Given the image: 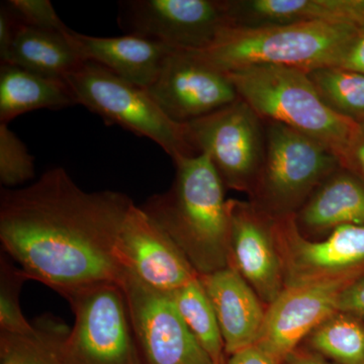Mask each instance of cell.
<instances>
[{
    "label": "cell",
    "instance_id": "obj_1",
    "mask_svg": "<svg viewBox=\"0 0 364 364\" xmlns=\"http://www.w3.org/2000/svg\"><path fill=\"white\" fill-rule=\"evenodd\" d=\"M135 203L119 191H83L62 167L0 196L2 250L28 279L66 298L85 287L119 284L117 242Z\"/></svg>",
    "mask_w": 364,
    "mask_h": 364
},
{
    "label": "cell",
    "instance_id": "obj_2",
    "mask_svg": "<svg viewBox=\"0 0 364 364\" xmlns=\"http://www.w3.org/2000/svg\"><path fill=\"white\" fill-rule=\"evenodd\" d=\"M168 191L148 198L142 210L181 249L198 275L230 267L229 200L205 154L173 162Z\"/></svg>",
    "mask_w": 364,
    "mask_h": 364
},
{
    "label": "cell",
    "instance_id": "obj_3",
    "mask_svg": "<svg viewBox=\"0 0 364 364\" xmlns=\"http://www.w3.org/2000/svg\"><path fill=\"white\" fill-rule=\"evenodd\" d=\"M239 97L263 121L275 122L324 145L343 166L363 126L333 111L308 72L282 66H255L227 72Z\"/></svg>",
    "mask_w": 364,
    "mask_h": 364
},
{
    "label": "cell",
    "instance_id": "obj_4",
    "mask_svg": "<svg viewBox=\"0 0 364 364\" xmlns=\"http://www.w3.org/2000/svg\"><path fill=\"white\" fill-rule=\"evenodd\" d=\"M360 28L324 23L228 28L214 44L191 52L225 73L255 66L312 71L340 66Z\"/></svg>",
    "mask_w": 364,
    "mask_h": 364
},
{
    "label": "cell",
    "instance_id": "obj_5",
    "mask_svg": "<svg viewBox=\"0 0 364 364\" xmlns=\"http://www.w3.org/2000/svg\"><path fill=\"white\" fill-rule=\"evenodd\" d=\"M267 150L249 202L273 220L294 215L318 186L342 166L338 158L318 141L264 121Z\"/></svg>",
    "mask_w": 364,
    "mask_h": 364
},
{
    "label": "cell",
    "instance_id": "obj_6",
    "mask_svg": "<svg viewBox=\"0 0 364 364\" xmlns=\"http://www.w3.org/2000/svg\"><path fill=\"white\" fill-rule=\"evenodd\" d=\"M77 105L87 107L107 124H119L158 144L173 162L198 154L186 124L172 121L145 88L86 61L66 78Z\"/></svg>",
    "mask_w": 364,
    "mask_h": 364
},
{
    "label": "cell",
    "instance_id": "obj_7",
    "mask_svg": "<svg viewBox=\"0 0 364 364\" xmlns=\"http://www.w3.org/2000/svg\"><path fill=\"white\" fill-rule=\"evenodd\" d=\"M74 324L61 364H141L123 289L102 282L67 296Z\"/></svg>",
    "mask_w": 364,
    "mask_h": 364
},
{
    "label": "cell",
    "instance_id": "obj_8",
    "mask_svg": "<svg viewBox=\"0 0 364 364\" xmlns=\"http://www.w3.org/2000/svg\"><path fill=\"white\" fill-rule=\"evenodd\" d=\"M191 145L210 158L228 188L249 195L267 150L265 123L239 98L186 124Z\"/></svg>",
    "mask_w": 364,
    "mask_h": 364
},
{
    "label": "cell",
    "instance_id": "obj_9",
    "mask_svg": "<svg viewBox=\"0 0 364 364\" xmlns=\"http://www.w3.org/2000/svg\"><path fill=\"white\" fill-rule=\"evenodd\" d=\"M127 33L184 52L208 49L232 28L228 0H130L117 16Z\"/></svg>",
    "mask_w": 364,
    "mask_h": 364
},
{
    "label": "cell",
    "instance_id": "obj_10",
    "mask_svg": "<svg viewBox=\"0 0 364 364\" xmlns=\"http://www.w3.org/2000/svg\"><path fill=\"white\" fill-rule=\"evenodd\" d=\"M273 233L286 289L364 274V226L338 227L321 240H312L289 215L273 220Z\"/></svg>",
    "mask_w": 364,
    "mask_h": 364
},
{
    "label": "cell",
    "instance_id": "obj_11",
    "mask_svg": "<svg viewBox=\"0 0 364 364\" xmlns=\"http://www.w3.org/2000/svg\"><path fill=\"white\" fill-rule=\"evenodd\" d=\"M119 284L146 364H214L189 331L171 294L146 286L126 270Z\"/></svg>",
    "mask_w": 364,
    "mask_h": 364
},
{
    "label": "cell",
    "instance_id": "obj_12",
    "mask_svg": "<svg viewBox=\"0 0 364 364\" xmlns=\"http://www.w3.org/2000/svg\"><path fill=\"white\" fill-rule=\"evenodd\" d=\"M157 105L178 124H186L239 100L225 72L191 52L172 49L156 80L147 88Z\"/></svg>",
    "mask_w": 364,
    "mask_h": 364
},
{
    "label": "cell",
    "instance_id": "obj_13",
    "mask_svg": "<svg viewBox=\"0 0 364 364\" xmlns=\"http://www.w3.org/2000/svg\"><path fill=\"white\" fill-rule=\"evenodd\" d=\"M116 252L123 270L163 293H174L198 277L168 235L135 205L119 232Z\"/></svg>",
    "mask_w": 364,
    "mask_h": 364
},
{
    "label": "cell",
    "instance_id": "obj_14",
    "mask_svg": "<svg viewBox=\"0 0 364 364\" xmlns=\"http://www.w3.org/2000/svg\"><path fill=\"white\" fill-rule=\"evenodd\" d=\"M354 279L287 287L267 306L255 345L284 364L314 329L338 311L340 294Z\"/></svg>",
    "mask_w": 364,
    "mask_h": 364
},
{
    "label": "cell",
    "instance_id": "obj_15",
    "mask_svg": "<svg viewBox=\"0 0 364 364\" xmlns=\"http://www.w3.org/2000/svg\"><path fill=\"white\" fill-rule=\"evenodd\" d=\"M230 267L268 306L284 291V269L273 220L250 202L229 200Z\"/></svg>",
    "mask_w": 364,
    "mask_h": 364
},
{
    "label": "cell",
    "instance_id": "obj_16",
    "mask_svg": "<svg viewBox=\"0 0 364 364\" xmlns=\"http://www.w3.org/2000/svg\"><path fill=\"white\" fill-rule=\"evenodd\" d=\"M198 279L217 316L226 354L255 345L267 306L240 273L228 267Z\"/></svg>",
    "mask_w": 364,
    "mask_h": 364
},
{
    "label": "cell",
    "instance_id": "obj_17",
    "mask_svg": "<svg viewBox=\"0 0 364 364\" xmlns=\"http://www.w3.org/2000/svg\"><path fill=\"white\" fill-rule=\"evenodd\" d=\"M232 28L324 23L364 28V0H228Z\"/></svg>",
    "mask_w": 364,
    "mask_h": 364
},
{
    "label": "cell",
    "instance_id": "obj_18",
    "mask_svg": "<svg viewBox=\"0 0 364 364\" xmlns=\"http://www.w3.org/2000/svg\"><path fill=\"white\" fill-rule=\"evenodd\" d=\"M67 37L85 61L97 63L145 90L156 80L165 57L172 50L161 43L131 33L98 38L71 30Z\"/></svg>",
    "mask_w": 364,
    "mask_h": 364
},
{
    "label": "cell",
    "instance_id": "obj_19",
    "mask_svg": "<svg viewBox=\"0 0 364 364\" xmlns=\"http://www.w3.org/2000/svg\"><path fill=\"white\" fill-rule=\"evenodd\" d=\"M301 233L309 239L326 237L347 225L364 226V179L339 167L314 191L294 215Z\"/></svg>",
    "mask_w": 364,
    "mask_h": 364
},
{
    "label": "cell",
    "instance_id": "obj_20",
    "mask_svg": "<svg viewBox=\"0 0 364 364\" xmlns=\"http://www.w3.org/2000/svg\"><path fill=\"white\" fill-rule=\"evenodd\" d=\"M77 105L65 79L49 77L21 67L0 66V122L37 109H65Z\"/></svg>",
    "mask_w": 364,
    "mask_h": 364
},
{
    "label": "cell",
    "instance_id": "obj_21",
    "mask_svg": "<svg viewBox=\"0 0 364 364\" xmlns=\"http://www.w3.org/2000/svg\"><path fill=\"white\" fill-rule=\"evenodd\" d=\"M68 33L49 32L21 23L11 51L1 63L66 80L86 62L72 46Z\"/></svg>",
    "mask_w": 364,
    "mask_h": 364
},
{
    "label": "cell",
    "instance_id": "obj_22",
    "mask_svg": "<svg viewBox=\"0 0 364 364\" xmlns=\"http://www.w3.org/2000/svg\"><path fill=\"white\" fill-rule=\"evenodd\" d=\"M70 332L55 316H41L30 332H0L1 364H61L62 345Z\"/></svg>",
    "mask_w": 364,
    "mask_h": 364
},
{
    "label": "cell",
    "instance_id": "obj_23",
    "mask_svg": "<svg viewBox=\"0 0 364 364\" xmlns=\"http://www.w3.org/2000/svg\"><path fill=\"white\" fill-rule=\"evenodd\" d=\"M171 294L189 331L207 352L213 363L227 364L221 328L198 277Z\"/></svg>",
    "mask_w": 364,
    "mask_h": 364
},
{
    "label": "cell",
    "instance_id": "obj_24",
    "mask_svg": "<svg viewBox=\"0 0 364 364\" xmlns=\"http://www.w3.org/2000/svg\"><path fill=\"white\" fill-rule=\"evenodd\" d=\"M306 348L337 364H364V322L337 311L306 338Z\"/></svg>",
    "mask_w": 364,
    "mask_h": 364
},
{
    "label": "cell",
    "instance_id": "obj_25",
    "mask_svg": "<svg viewBox=\"0 0 364 364\" xmlns=\"http://www.w3.org/2000/svg\"><path fill=\"white\" fill-rule=\"evenodd\" d=\"M326 104L346 119L364 126V75L340 66L308 71Z\"/></svg>",
    "mask_w": 364,
    "mask_h": 364
},
{
    "label": "cell",
    "instance_id": "obj_26",
    "mask_svg": "<svg viewBox=\"0 0 364 364\" xmlns=\"http://www.w3.org/2000/svg\"><path fill=\"white\" fill-rule=\"evenodd\" d=\"M28 280L20 267L13 264L6 255L0 257V332L23 333L33 329L21 311V287Z\"/></svg>",
    "mask_w": 364,
    "mask_h": 364
},
{
    "label": "cell",
    "instance_id": "obj_27",
    "mask_svg": "<svg viewBox=\"0 0 364 364\" xmlns=\"http://www.w3.org/2000/svg\"><path fill=\"white\" fill-rule=\"evenodd\" d=\"M35 178V157L23 141L0 124V182L6 188L20 186Z\"/></svg>",
    "mask_w": 364,
    "mask_h": 364
},
{
    "label": "cell",
    "instance_id": "obj_28",
    "mask_svg": "<svg viewBox=\"0 0 364 364\" xmlns=\"http://www.w3.org/2000/svg\"><path fill=\"white\" fill-rule=\"evenodd\" d=\"M6 4L23 25L60 33L70 31L49 0H9Z\"/></svg>",
    "mask_w": 364,
    "mask_h": 364
},
{
    "label": "cell",
    "instance_id": "obj_29",
    "mask_svg": "<svg viewBox=\"0 0 364 364\" xmlns=\"http://www.w3.org/2000/svg\"><path fill=\"white\" fill-rule=\"evenodd\" d=\"M337 310L350 314L364 322V274L352 280L342 291Z\"/></svg>",
    "mask_w": 364,
    "mask_h": 364
},
{
    "label": "cell",
    "instance_id": "obj_30",
    "mask_svg": "<svg viewBox=\"0 0 364 364\" xmlns=\"http://www.w3.org/2000/svg\"><path fill=\"white\" fill-rule=\"evenodd\" d=\"M21 23L7 6L6 1L0 6V59L4 62L11 51Z\"/></svg>",
    "mask_w": 364,
    "mask_h": 364
},
{
    "label": "cell",
    "instance_id": "obj_31",
    "mask_svg": "<svg viewBox=\"0 0 364 364\" xmlns=\"http://www.w3.org/2000/svg\"><path fill=\"white\" fill-rule=\"evenodd\" d=\"M340 67L364 75V28H360L345 53Z\"/></svg>",
    "mask_w": 364,
    "mask_h": 364
},
{
    "label": "cell",
    "instance_id": "obj_32",
    "mask_svg": "<svg viewBox=\"0 0 364 364\" xmlns=\"http://www.w3.org/2000/svg\"><path fill=\"white\" fill-rule=\"evenodd\" d=\"M227 364H279L257 345L232 354Z\"/></svg>",
    "mask_w": 364,
    "mask_h": 364
},
{
    "label": "cell",
    "instance_id": "obj_33",
    "mask_svg": "<svg viewBox=\"0 0 364 364\" xmlns=\"http://www.w3.org/2000/svg\"><path fill=\"white\" fill-rule=\"evenodd\" d=\"M343 167L352 170L364 179V126L347 153Z\"/></svg>",
    "mask_w": 364,
    "mask_h": 364
},
{
    "label": "cell",
    "instance_id": "obj_34",
    "mask_svg": "<svg viewBox=\"0 0 364 364\" xmlns=\"http://www.w3.org/2000/svg\"><path fill=\"white\" fill-rule=\"evenodd\" d=\"M284 364H337L328 360L308 348L299 347L287 356Z\"/></svg>",
    "mask_w": 364,
    "mask_h": 364
}]
</instances>
